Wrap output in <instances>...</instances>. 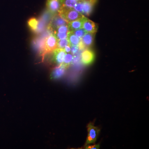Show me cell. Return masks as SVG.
<instances>
[{
	"mask_svg": "<svg viewBox=\"0 0 149 149\" xmlns=\"http://www.w3.org/2000/svg\"><path fill=\"white\" fill-rule=\"evenodd\" d=\"M95 54L93 51L86 49L81 54V61L85 65H89L94 61Z\"/></svg>",
	"mask_w": 149,
	"mask_h": 149,
	"instance_id": "6",
	"label": "cell"
},
{
	"mask_svg": "<svg viewBox=\"0 0 149 149\" xmlns=\"http://www.w3.org/2000/svg\"><path fill=\"white\" fill-rule=\"evenodd\" d=\"M68 22L65 21L58 14L54 17L51 21V24H50L49 27L51 29L54 28L55 29L57 27L63 25H68Z\"/></svg>",
	"mask_w": 149,
	"mask_h": 149,
	"instance_id": "9",
	"label": "cell"
},
{
	"mask_svg": "<svg viewBox=\"0 0 149 149\" xmlns=\"http://www.w3.org/2000/svg\"><path fill=\"white\" fill-rule=\"evenodd\" d=\"M100 148V145H95L92 146H86L85 149H96Z\"/></svg>",
	"mask_w": 149,
	"mask_h": 149,
	"instance_id": "22",
	"label": "cell"
},
{
	"mask_svg": "<svg viewBox=\"0 0 149 149\" xmlns=\"http://www.w3.org/2000/svg\"><path fill=\"white\" fill-rule=\"evenodd\" d=\"M72 32L80 39H81L87 33V32L85 31V29H83V28H80V29H77V30Z\"/></svg>",
	"mask_w": 149,
	"mask_h": 149,
	"instance_id": "19",
	"label": "cell"
},
{
	"mask_svg": "<svg viewBox=\"0 0 149 149\" xmlns=\"http://www.w3.org/2000/svg\"><path fill=\"white\" fill-rule=\"evenodd\" d=\"M58 13L59 15L68 22L74 21L85 17L74 8L65 7L63 6Z\"/></svg>",
	"mask_w": 149,
	"mask_h": 149,
	"instance_id": "1",
	"label": "cell"
},
{
	"mask_svg": "<svg viewBox=\"0 0 149 149\" xmlns=\"http://www.w3.org/2000/svg\"><path fill=\"white\" fill-rule=\"evenodd\" d=\"M71 47V52L72 54H74L77 53L79 51V49L77 46H70Z\"/></svg>",
	"mask_w": 149,
	"mask_h": 149,
	"instance_id": "21",
	"label": "cell"
},
{
	"mask_svg": "<svg viewBox=\"0 0 149 149\" xmlns=\"http://www.w3.org/2000/svg\"><path fill=\"white\" fill-rule=\"evenodd\" d=\"M68 33V32L65 33H54V35L56 37L58 40H61L66 39L67 37Z\"/></svg>",
	"mask_w": 149,
	"mask_h": 149,
	"instance_id": "20",
	"label": "cell"
},
{
	"mask_svg": "<svg viewBox=\"0 0 149 149\" xmlns=\"http://www.w3.org/2000/svg\"><path fill=\"white\" fill-rule=\"evenodd\" d=\"M82 28L87 32L96 33L97 30V26L96 23L85 17L83 21Z\"/></svg>",
	"mask_w": 149,
	"mask_h": 149,
	"instance_id": "8",
	"label": "cell"
},
{
	"mask_svg": "<svg viewBox=\"0 0 149 149\" xmlns=\"http://www.w3.org/2000/svg\"><path fill=\"white\" fill-rule=\"evenodd\" d=\"M38 23L39 21L35 18H30L28 20V25L29 28L31 29L32 31L36 32L37 30V27H38Z\"/></svg>",
	"mask_w": 149,
	"mask_h": 149,
	"instance_id": "15",
	"label": "cell"
},
{
	"mask_svg": "<svg viewBox=\"0 0 149 149\" xmlns=\"http://www.w3.org/2000/svg\"><path fill=\"white\" fill-rule=\"evenodd\" d=\"M68 45H70V44L67 38L63 40H58V48L63 49L65 46Z\"/></svg>",
	"mask_w": 149,
	"mask_h": 149,
	"instance_id": "17",
	"label": "cell"
},
{
	"mask_svg": "<svg viewBox=\"0 0 149 149\" xmlns=\"http://www.w3.org/2000/svg\"><path fill=\"white\" fill-rule=\"evenodd\" d=\"M88 135L85 143V146L94 143L97 141L100 130L98 127H96L92 123H90L87 125Z\"/></svg>",
	"mask_w": 149,
	"mask_h": 149,
	"instance_id": "3",
	"label": "cell"
},
{
	"mask_svg": "<svg viewBox=\"0 0 149 149\" xmlns=\"http://www.w3.org/2000/svg\"><path fill=\"white\" fill-rule=\"evenodd\" d=\"M95 34V33L87 32L81 38V41L85 45V48L90 47L93 45Z\"/></svg>",
	"mask_w": 149,
	"mask_h": 149,
	"instance_id": "10",
	"label": "cell"
},
{
	"mask_svg": "<svg viewBox=\"0 0 149 149\" xmlns=\"http://www.w3.org/2000/svg\"><path fill=\"white\" fill-rule=\"evenodd\" d=\"M64 50L65 51L66 53H70L71 52V47H70V45H67L64 48Z\"/></svg>",
	"mask_w": 149,
	"mask_h": 149,
	"instance_id": "23",
	"label": "cell"
},
{
	"mask_svg": "<svg viewBox=\"0 0 149 149\" xmlns=\"http://www.w3.org/2000/svg\"><path fill=\"white\" fill-rule=\"evenodd\" d=\"M66 69L64 65L61 64L54 70L52 73V77L54 79L61 78L64 75Z\"/></svg>",
	"mask_w": 149,
	"mask_h": 149,
	"instance_id": "12",
	"label": "cell"
},
{
	"mask_svg": "<svg viewBox=\"0 0 149 149\" xmlns=\"http://www.w3.org/2000/svg\"><path fill=\"white\" fill-rule=\"evenodd\" d=\"M75 1H77V2L80 1H81V0H75Z\"/></svg>",
	"mask_w": 149,
	"mask_h": 149,
	"instance_id": "24",
	"label": "cell"
},
{
	"mask_svg": "<svg viewBox=\"0 0 149 149\" xmlns=\"http://www.w3.org/2000/svg\"><path fill=\"white\" fill-rule=\"evenodd\" d=\"M77 2L75 0H64L63 6L69 8H74Z\"/></svg>",
	"mask_w": 149,
	"mask_h": 149,
	"instance_id": "16",
	"label": "cell"
},
{
	"mask_svg": "<svg viewBox=\"0 0 149 149\" xmlns=\"http://www.w3.org/2000/svg\"><path fill=\"white\" fill-rule=\"evenodd\" d=\"M83 5V15L89 16L92 13L95 5L97 2L98 0H81Z\"/></svg>",
	"mask_w": 149,
	"mask_h": 149,
	"instance_id": "5",
	"label": "cell"
},
{
	"mask_svg": "<svg viewBox=\"0 0 149 149\" xmlns=\"http://www.w3.org/2000/svg\"><path fill=\"white\" fill-rule=\"evenodd\" d=\"M73 56L72 54L69 53L66 54L63 62L61 64L64 65L65 68H67L71 64V62L73 60Z\"/></svg>",
	"mask_w": 149,
	"mask_h": 149,
	"instance_id": "14",
	"label": "cell"
},
{
	"mask_svg": "<svg viewBox=\"0 0 149 149\" xmlns=\"http://www.w3.org/2000/svg\"><path fill=\"white\" fill-rule=\"evenodd\" d=\"M85 17H84L83 18L68 22V26L69 31L70 32H73L77 29L82 28L83 22Z\"/></svg>",
	"mask_w": 149,
	"mask_h": 149,
	"instance_id": "11",
	"label": "cell"
},
{
	"mask_svg": "<svg viewBox=\"0 0 149 149\" xmlns=\"http://www.w3.org/2000/svg\"><path fill=\"white\" fill-rule=\"evenodd\" d=\"M69 29H68V25H63L56 28L54 29V33H65V32H69Z\"/></svg>",
	"mask_w": 149,
	"mask_h": 149,
	"instance_id": "18",
	"label": "cell"
},
{
	"mask_svg": "<svg viewBox=\"0 0 149 149\" xmlns=\"http://www.w3.org/2000/svg\"><path fill=\"white\" fill-rule=\"evenodd\" d=\"M58 40L54 35L52 34L44 40L42 53L43 54L53 52L58 48Z\"/></svg>",
	"mask_w": 149,
	"mask_h": 149,
	"instance_id": "2",
	"label": "cell"
},
{
	"mask_svg": "<svg viewBox=\"0 0 149 149\" xmlns=\"http://www.w3.org/2000/svg\"><path fill=\"white\" fill-rule=\"evenodd\" d=\"M67 39L69 42L70 46H77L81 40V39L79 38L72 32L69 31L68 33Z\"/></svg>",
	"mask_w": 149,
	"mask_h": 149,
	"instance_id": "13",
	"label": "cell"
},
{
	"mask_svg": "<svg viewBox=\"0 0 149 149\" xmlns=\"http://www.w3.org/2000/svg\"><path fill=\"white\" fill-rule=\"evenodd\" d=\"M64 0H47L46 3L48 10L51 13L58 12L62 6Z\"/></svg>",
	"mask_w": 149,
	"mask_h": 149,
	"instance_id": "4",
	"label": "cell"
},
{
	"mask_svg": "<svg viewBox=\"0 0 149 149\" xmlns=\"http://www.w3.org/2000/svg\"><path fill=\"white\" fill-rule=\"evenodd\" d=\"M53 60L57 64L60 65L63 62L66 53L64 49L57 48L53 52Z\"/></svg>",
	"mask_w": 149,
	"mask_h": 149,
	"instance_id": "7",
	"label": "cell"
}]
</instances>
